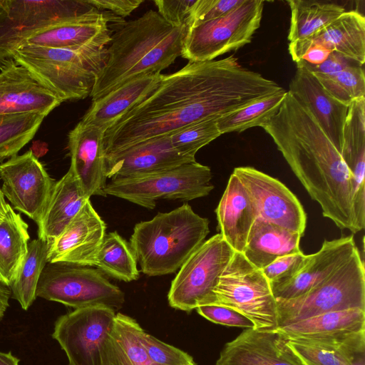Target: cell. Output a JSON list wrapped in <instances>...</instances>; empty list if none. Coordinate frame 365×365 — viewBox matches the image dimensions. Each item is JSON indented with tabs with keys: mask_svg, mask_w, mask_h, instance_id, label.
Returning <instances> with one entry per match:
<instances>
[{
	"mask_svg": "<svg viewBox=\"0 0 365 365\" xmlns=\"http://www.w3.org/2000/svg\"><path fill=\"white\" fill-rule=\"evenodd\" d=\"M284 89L230 56L189 61L104 133L106 155L200 120L220 118Z\"/></svg>",
	"mask_w": 365,
	"mask_h": 365,
	"instance_id": "cell-1",
	"label": "cell"
},
{
	"mask_svg": "<svg viewBox=\"0 0 365 365\" xmlns=\"http://www.w3.org/2000/svg\"><path fill=\"white\" fill-rule=\"evenodd\" d=\"M323 216L358 232L351 177L342 158L311 112L290 91L263 127Z\"/></svg>",
	"mask_w": 365,
	"mask_h": 365,
	"instance_id": "cell-2",
	"label": "cell"
},
{
	"mask_svg": "<svg viewBox=\"0 0 365 365\" xmlns=\"http://www.w3.org/2000/svg\"><path fill=\"white\" fill-rule=\"evenodd\" d=\"M187 28L175 27L148 10L111 36L107 58L90 96L92 101L134 78L161 73L181 56Z\"/></svg>",
	"mask_w": 365,
	"mask_h": 365,
	"instance_id": "cell-3",
	"label": "cell"
},
{
	"mask_svg": "<svg viewBox=\"0 0 365 365\" xmlns=\"http://www.w3.org/2000/svg\"><path fill=\"white\" fill-rule=\"evenodd\" d=\"M209 232V220L184 203L137 223L130 245L143 273L161 276L179 269L205 242Z\"/></svg>",
	"mask_w": 365,
	"mask_h": 365,
	"instance_id": "cell-4",
	"label": "cell"
},
{
	"mask_svg": "<svg viewBox=\"0 0 365 365\" xmlns=\"http://www.w3.org/2000/svg\"><path fill=\"white\" fill-rule=\"evenodd\" d=\"M106 58L107 48L98 46L78 49L22 46L11 55L63 102L90 96Z\"/></svg>",
	"mask_w": 365,
	"mask_h": 365,
	"instance_id": "cell-5",
	"label": "cell"
},
{
	"mask_svg": "<svg viewBox=\"0 0 365 365\" xmlns=\"http://www.w3.org/2000/svg\"><path fill=\"white\" fill-rule=\"evenodd\" d=\"M275 299L277 328L326 312L365 310V269L358 248L344 264L304 294Z\"/></svg>",
	"mask_w": 365,
	"mask_h": 365,
	"instance_id": "cell-6",
	"label": "cell"
},
{
	"mask_svg": "<svg viewBox=\"0 0 365 365\" xmlns=\"http://www.w3.org/2000/svg\"><path fill=\"white\" fill-rule=\"evenodd\" d=\"M212 304L229 307L250 319L256 329L277 328L276 299L262 269L235 252L213 290Z\"/></svg>",
	"mask_w": 365,
	"mask_h": 365,
	"instance_id": "cell-7",
	"label": "cell"
},
{
	"mask_svg": "<svg viewBox=\"0 0 365 365\" xmlns=\"http://www.w3.org/2000/svg\"><path fill=\"white\" fill-rule=\"evenodd\" d=\"M210 168L197 161L147 176L110 180L103 192L147 209L161 199L191 200L207 196L213 190Z\"/></svg>",
	"mask_w": 365,
	"mask_h": 365,
	"instance_id": "cell-8",
	"label": "cell"
},
{
	"mask_svg": "<svg viewBox=\"0 0 365 365\" xmlns=\"http://www.w3.org/2000/svg\"><path fill=\"white\" fill-rule=\"evenodd\" d=\"M36 297L75 309L101 305L116 311L125 302L123 291L101 271L64 262L46 264L38 280Z\"/></svg>",
	"mask_w": 365,
	"mask_h": 365,
	"instance_id": "cell-9",
	"label": "cell"
},
{
	"mask_svg": "<svg viewBox=\"0 0 365 365\" xmlns=\"http://www.w3.org/2000/svg\"><path fill=\"white\" fill-rule=\"evenodd\" d=\"M264 1L245 0L226 15L190 27L181 56L189 61H207L250 43L259 29Z\"/></svg>",
	"mask_w": 365,
	"mask_h": 365,
	"instance_id": "cell-10",
	"label": "cell"
},
{
	"mask_svg": "<svg viewBox=\"0 0 365 365\" xmlns=\"http://www.w3.org/2000/svg\"><path fill=\"white\" fill-rule=\"evenodd\" d=\"M234 253L220 233L205 240L173 279L168 294L170 306L190 312L212 304L213 290Z\"/></svg>",
	"mask_w": 365,
	"mask_h": 365,
	"instance_id": "cell-11",
	"label": "cell"
},
{
	"mask_svg": "<svg viewBox=\"0 0 365 365\" xmlns=\"http://www.w3.org/2000/svg\"><path fill=\"white\" fill-rule=\"evenodd\" d=\"M95 9L86 0H0V69L34 32Z\"/></svg>",
	"mask_w": 365,
	"mask_h": 365,
	"instance_id": "cell-12",
	"label": "cell"
},
{
	"mask_svg": "<svg viewBox=\"0 0 365 365\" xmlns=\"http://www.w3.org/2000/svg\"><path fill=\"white\" fill-rule=\"evenodd\" d=\"M115 315L111 308L98 305L76 309L57 319L52 337L65 351L68 365H101Z\"/></svg>",
	"mask_w": 365,
	"mask_h": 365,
	"instance_id": "cell-13",
	"label": "cell"
},
{
	"mask_svg": "<svg viewBox=\"0 0 365 365\" xmlns=\"http://www.w3.org/2000/svg\"><path fill=\"white\" fill-rule=\"evenodd\" d=\"M1 192L13 207L37 224L55 181L31 150L0 164Z\"/></svg>",
	"mask_w": 365,
	"mask_h": 365,
	"instance_id": "cell-14",
	"label": "cell"
},
{
	"mask_svg": "<svg viewBox=\"0 0 365 365\" xmlns=\"http://www.w3.org/2000/svg\"><path fill=\"white\" fill-rule=\"evenodd\" d=\"M233 173L249 192L258 217L304 235L306 212L297 196L285 185L252 167H237Z\"/></svg>",
	"mask_w": 365,
	"mask_h": 365,
	"instance_id": "cell-15",
	"label": "cell"
},
{
	"mask_svg": "<svg viewBox=\"0 0 365 365\" xmlns=\"http://www.w3.org/2000/svg\"><path fill=\"white\" fill-rule=\"evenodd\" d=\"M195 161V158L179 154L167 134L106 155V176L110 180L143 177Z\"/></svg>",
	"mask_w": 365,
	"mask_h": 365,
	"instance_id": "cell-16",
	"label": "cell"
},
{
	"mask_svg": "<svg viewBox=\"0 0 365 365\" xmlns=\"http://www.w3.org/2000/svg\"><path fill=\"white\" fill-rule=\"evenodd\" d=\"M106 225L87 200L80 211L48 247V262L93 266Z\"/></svg>",
	"mask_w": 365,
	"mask_h": 365,
	"instance_id": "cell-17",
	"label": "cell"
},
{
	"mask_svg": "<svg viewBox=\"0 0 365 365\" xmlns=\"http://www.w3.org/2000/svg\"><path fill=\"white\" fill-rule=\"evenodd\" d=\"M63 101L24 66L11 61L0 69V116L47 115Z\"/></svg>",
	"mask_w": 365,
	"mask_h": 365,
	"instance_id": "cell-18",
	"label": "cell"
},
{
	"mask_svg": "<svg viewBox=\"0 0 365 365\" xmlns=\"http://www.w3.org/2000/svg\"><path fill=\"white\" fill-rule=\"evenodd\" d=\"M277 330L249 328L227 342L215 365H304Z\"/></svg>",
	"mask_w": 365,
	"mask_h": 365,
	"instance_id": "cell-19",
	"label": "cell"
},
{
	"mask_svg": "<svg viewBox=\"0 0 365 365\" xmlns=\"http://www.w3.org/2000/svg\"><path fill=\"white\" fill-rule=\"evenodd\" d=\"M110 18L97 9L68 20L51 24L32 34L20 44L64 49L105 46L110 41Z\"/></svg>",
	"mask_w": 365,
	"mask_h": 365,
	"instance_id": "cell-20",
	"label": "cell"
},
{
	"mask_svg": "<svg viewBox=\"0 0 365 365\" xmlns=\"http://www.w3.org/2000/svg\"><path fill=\"white\" fill-rule=\"evenodd\" d=\"M356 249L353 235L324 240L317 252L305 255L292 277L271 287L274 298L288 299L304 294L344 264Z\"/></svg>",
	"mask_w": 365,
	"mask_h": 365,
	"instance_id": "cell-21",
	"label": "cell"
},
{
	"mask_svg": "<svg viewBox=\"0 0 365 365\" xmlns=\"http://www.w3.org/2000/svg\"><path fill=\"white\" fill-rule=\"evenodd\" d=\"M105 132L101 128L84 125L80 122L69 132L68 147L70 169L73 172L86 197L106 196Z\"/></svg>",
	"mask_w": 365,
	"mask_h": 365,
	"instance_id": "cell-22",
	"label": "cell"
},
{
	"mask_svg": "<svg viewBox=\"0 0 365 365\" xmlns=\"http://www.w3.org/2000/svg\"><path fill=\"white\" fill-rule=\"evenodd\" d=\"M313 45L335 51L363 66L365 62V18L356 11L343 12L336 20L311 37L289 43L288 51L296 63Z\"/></svg>",
	"mask_w": 365,
	"mask_h": 365,
	"instance_id": "cell-23",
	"label": "cell"
},
{
	"mask_svg": "<svg viewBox=\"0 0 365 365\" xmlns=\"http://www.w3.org/2000/svg\"><path fill=\"white\" fill-rule=\"evenodd\" d=\"M340 155L350 174L354 216L360 232L365 227V97L349 106Z\"/></svg>",
	"mask_w": 365,
	"mask_h": 365,
	"instance_id": "cell-24",
	"label": "cell"
},
{
	"mask_svg": "<svg viewBox=\"0 0 365 365\" xmlns=\"http://www.w3.org/2000/svg\"><path fill=\"white\" fill-rule=\"evenodd\" d=\"M289 91L308 108L340 153L349 106L331 96L303 67H297Z\"/></svg>",
	"mask_w": 365,
	"mask_h": 365,
	"instance_id": "cell-25",
	"label": "cell"
},
{
	"mask_svg": "<svg viewBox=\"0 0 365 365\" xmlns=\"http://www.w3.org/2000/svg\"><path fill=\"white\" fill-rule=\"evenodd\" d=\"M286 339L304 365H353L365 356V330Z\"/></svg>",
	"mask_w": 365,
	"mask_h": 365,
	"instance_id": "cell-26",
	"label": "cell"
},
{
	"mask_svg": "<svg viewBox=\"0 0 365 365\" xmlns=\"http://www.w3.org/2000/svg\"><path fill=\"white\" fill-rule=\"evenodd\" d=\"M215 213L220 234L235 252L242 253L258 213L247 189L233 173Z\"/></svg>",
	"mask_w": 365,
	"mask_h": 365,
	"instance_id": "cell-27",
	"label": "cell"
},
{
	"mask_svg": "<svg viewBox=\"0 0 365 365\" xmlns=\"http://www.w3.org/2000/svg\"><path fill=\"white\" fill-rule=\"evenodd\" d=\"M163 74L144 76L129 81L106 96L93 101L79 121L106 132L123 115L147 98L158 86Z\"/></svg>",
	"mask_w": 365,
	"mask_h": 365,
	"instance_id": "cell-28",
	"label": "cell"
},
{
	"mask_svg": "<svg viewBox=\"0 0 365 365\" xmlns=\"http://www.w3.org/2000/svg\"><path fill=\"white\" fill-rule=\"evenodd\" d=\"M88 199L79 180L69 168L53 185L43 215L37 223L38 238L49 245L61 235Z\"/></svg>",
	"mask_w": 365,
	"mask_h": 365,
	"instance_id": "cell-29",
	"label": "cell"
},
{
	"mask_svg": "<svg viewBox=\"0 0 365 365\" xmlns=\"http://www.w3.org/2000/svg\"><path fill=\"white\" fill-rule=\"evenodd\" d=\"M301 237L297 232L257 217L242 254L255 267L262 269L278 257L301 252Z\"/></svg>",
	"mask_w": 365,
	"mask_h": 365,
	"instance_id": "cell-30",
	"label": "cell"
},
{
	"mask_svg": "<svg viewBox=\"0 0 365 365\" xmlns=\"http://www.w3.org/2000/svg\"><path fill=\"white\" fill-rule=\"evenodd\" d=\"M143 330L135 319L116 314L113 330L101 352V365H155L141 343Z\"/></svg>",
	"mask_w": 365,
	"mask_h": 365,
	"instance_id": "cell-31",
	"label": "cell"
},
{
	"mask_svg": "<svg viewBox=\"0 0 365 365\" xmlns=\"http://www.w3.org/2000/svg\"><path fill=\"white\" fill-rule=\"evenodd\" d=\"M287 339L322 336L365 330V310L349 309L318 314L277 328Z\"/></svg>",
	"mask_w": 365,
	"mask_h": 365,
	"instance_id": "cell-32",
	"label": "cell"
},
{
	"mask_svg": "<svg viewBox=\"0 0 365 365\" xmlns=\"http://www.w3.org/2000/svg\"><path fill=\"white\" fill-rule=\"evenodd\" d=\"M28 224L10 206L0 217V276L6 286L14 280L27 253Z\"/></svg>",
	"mask_w": 365,
	"mask_h": 365,
	"instance_id": "cell-33",
	"label": "cell"
},
{
	"mask_svg": "<svg viewBox=\"0 0 365 365\" xmlns=\"http://www.w3.org/2000/svg\"><path fill=\"white\" fill-rule=\"evenodd\" d=\"M291 11L289 43L307 39L336 20L345 9L334 3L287 1Z\"/></svg>",
	"mask_w": 365,
	"mask_h": 365,
	"instance_id": "cell-34",
	"label": "cell"
},
{
	"mask_svg": "<svg viewBox=\"0 0 365 365\" xmlns=\"http://www.w3.org/2000/svg\"><path fill=\"white\" fill-rule=\"evenodd\" d=\"M137 262L130 243L115 231L106 234L93 266L103 274L129 282L139 278Z\"/></svg>",
	"mask_w": 365,
	"mask_h": 365,
	"instance_id": "cell-35",
	"label": "cell"
},
{
	"mask_svg": "<svg viewBox=\"0 0 365 365\" xmlns=\"http://www.w3.org/2000/svg\"><path fill=\"white\" fill-rule=\"evenodd\" d=\"M48 244L40 238L30 242L27 253L9 286L13 297L24 310H27L36 298L38 280L48 263Z\"/></svg>",
	"mask_w": 365,
	"mask_h": 365,
	"instance_id": "cell-36",
	"label": "cell"
},
{
	"mask_svg": "<svg viewBox=\"0 0 365 365\" xmlns=\"http://www.w3.org/2000/svg\"><path fill=\"white\" fill-rule=\"evenodd\" d=\"M283 91L221 116L217 125L221 134L242 132L253 127H263L277 113L285 98Z\"/></svg>",
	"mask_w": 365,
	"mask_h": 365,
	"instance_id": "cell-37",
	"label": "cell"
},
{
	"mask_svg": "<svg viewBox=\"0 0 365 365\" xmlns=\"http://www.w3.org/2000/svg\"><path fill=\"white\" fill-rule=\"evenodd\" d=\"M312 74L331 96L342 103L349 106L353 101L365 97V75L362 66L355 64L330 74Z\"/></svg>",
	"mask_w": 365,
	"mask_h": 365,
	"instance_id": "cell-38",
	"label": "cell"
},
{
	"mask_svg": "<svg viewBox=\"0 0 365 365\" xmlns=\"http://www.w3.org/2000/svg\"><path fill=\"white\" fill-rule=\"evenodd\" d=\"M218 118L195 122L170 133L173 148L181 155L195 158L200 148L222 135L217 125Z\"/></svg>",
	"mask_w": 365,
	"mask_h": 365,
	"instance_id": "cell-39",
	"label": "cell"
},
{
	"mask_svg": "<svg viewBox=\"0 0 365 365\" xmlns=\"http://www.w3.org/2000/svg\"><path fill=\"white\" fill-rule=\"evenodd\" d=\"M45 117L38 113L0 116V148L25 146L34 137Z\"/></svg>",
	"mask_w": 365,
	"mask_h": 365,
	"instance_id": "cell-40",
	"label": "cell"
},
{
	"mask_svg": "<svg viewBox=\"0 0 365 365\" xmlns=\"http://www.w3.org/2000/svg\"><path fill=\"white\" fill-rule=\"evenodd\" d=\"M140 341L155 365H188L194 363L192 357L187 353L159 340L144 329L140 334Z\"/></svg>",
	"mask_w": 365,
	"mask_h": 365,
	"instance_id": "cell-41",
	"label": "cell"
},
{
	"mask_svg": "<svg viewBox=\"0 0 365 365\" xmlns=\"http://www.w3.org/2000/svg\"><path fill=\"white\" fill-rule=\"evenodd\" d=\"M245 0H197L187 28L223 16Z\"/></svg>",
	"mask_w": 365,
	"mask_h": 365,
	"instance_id": "cell-42",
	"label": "cell"
},
{
	"mask_svg": "<svg viewBox=\"0 0 365 365\" xmlns=\"http://www.w3.org/2000/svg\"><path fill=\"white\" fill-rule=\"evenodd\" d=\"M305 255L302 251L278 257L262 269L271 287L292 277L300 268Z\"/></svg>",
	"mask_w": 365,
	"mask_h": 365,
	"instance_id": "cell-43",
	"label": "cell"
},
{
	"mask_svg": "<svg viewBox=\"0 0 365 365\" xmlns=\"http://www.w3.org/2000/svg\"><path fill=\"white\" fill-rule=\"evenodd\" d=\"M195 309L200 315L215 324L254 328L252 322L246 317L227 307L210 304L199 306Z\"/></svg>",
	"mask_w": 365,
	"mask_h": 365,
	"instance_id": "cell-44",
	"label": "cell"
},
{
	"mask_svg": "<svg viewBox=\"0 0 365 365\" xmlns=\"http://www.w3.org/2000/svg\"><path fill=\"white\" fill-rule=\"evenodd\" d=\"M197 0H155L158 14L170 25L178 27L187 24Z\"/></svg>",
	"mask_w": 365,
	"mask_h": 365,
	"instance_id": "cell-45",
	"label": "cell"
},
{
	"mask_svg": "<svg viewBox=\"0 0 365 365\" xmlns=\"http://www.w3.org/2000/svg\"><path fill=\"white\" fill-rule=\"evenodd\" d=\"M296 64L297 68L303 67L312 73L330 74L341 71L348 67L359 63L347 59L341 54L333 51L329 55L328 58L320 64L313 65L303 60L296 62Z\"/></svg>",
	"mask_w": 365,
	"mask_h": 365,
	"instance_id": "cell-46",
	"label": "cell"
},
{
	"mask_svg": "<svg viewBox=\"0 0 365 365\" xmlns=\"http://www.w3.org/2000/svg\"><path fill=\"white\" fill-rule=\"evenodd\" d=\"M98 10H108L124 18L130 15L144 1L143 0H86Z\"/></svg>",
	"mask_w": 365,
	"mask_h": 365,
	"instance_id": "cell-47",
	"label": "cell"
},
{
	"mask_svg": "<svg viewBox=\"0 0 365 365\" xmlns=\"http://www.w3.org/2000/svg\"><path fill=\"white\" fill-rule=\"evenodd\" d=\"M331 53L330 51L322 46L313 45L307 50L300 60H303L310 64L318 65L323 63Z\"/></svg>",
	"mask_w": 365,
	"mask_h": 365,
	"instance_id": "cell-48",
	"label": "cell"
},
{
	"mask_svg": "<svg viewBox=\"0 0 365 365\" xmlns=\"http://www.w3.org/2000/svg\"><path fill=\"white\" fill-rule=\"evenodd\" d=\"M24 147L22 145H14L6 147L0 148V164L2 161L7 158L17 155L19 151Z\"/></svg>",
	"mask_w": 365,
	"mask_h": 365,
	"instance_id": "cell-49",
	"label": "cell"
},
{
	"mask_svg": "<svg viewBox=\"0 0 365 365\" xmlns=\"http://www.w3.org/2000/svg\"><path fill=\"white\" fill-rule=\"evenodd\" d=\"M19 359L11 354V352L0 351V365H19Z\"/></svg>",
	"mask_w": 365,
	"mask_h": 365,
	"instance_id": "cell-50",
	"label": "cell"
},
{
	"mask_svg": "<svg viewBox=\"0 0 365 365\" xmlns=\"http://www.w3.org/2000/svg\"><path fill=\"white\" fill-rule=\"evenodd\" d=\"M353 365H365V356L358 359Z\"/></svg>",
	"mask_w": 365,
	"mask_h": 365,
	"instance_id": "cell-51",
	"label": "cell"
},
{
	"mask_svg": "<svg viewBox=\"0 0 365 365\" xmlns=\"http://www.w3.org/2000/svg\"><path fill=\"white\" fill-rule=\"evenodd\" d=\"M188 365H195V363L194 362V363L188 364Z\"/></svg>",
	"mask_w": 365,
	"mask_h": 365,
	"instance_id": "cell-52",
	"label": "cell"
}]
</instances>
